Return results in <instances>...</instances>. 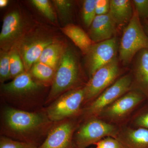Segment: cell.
<instances>
[{"label":"cell","mask_w":148,"mask_h":148,"mask_svg":"<svg viewBox=\"0 0 148 148\" xmlns=\"http://www.w3.org/2000/svg\"><path fill=\"white\" fill-rule=\"evenodd\" d=\"M145 49H148V35L135 9L123 33L119 47L120 61L123 65H127L139 51Z\"/></svg>","instance_id":"6da1fadb"},{"label":"cell","mask_w":148,"mask_h":148,"mask_svg":"<svg viewBox=\"0 0 148 148\" xmlns=\"http://www.w3.org/2000/svg\"><path fill=\"white\" fill-rule=\"evenodd\" d=\"M79 67L76 56L67 49L63 53L53 78L48 101L54 99L75 84L78 77Z\"/></svg>","instance_id":"7a4b0ae2"},{"label":"cell","mask_w":148,"mask_h":148,"mask_svg":"<svg viewBox=\"0 0 148 148\" xmlns=\"http://www.w3.org/2000/svg\"><path fill=\"white\" fill-rule=\"evenodd\" d=\"M7 127L12 132L25 136L41 127L47 121L44 116L38 113L30 112L7 108L3 114Z\"/></svg>","instance_id":"3957f363"},{"label":"cell","mask_w":148,"mask_h":148,"mask_svg":"<svg viewBox=\"0 0 148 148\" xmlns=\"http://www.w3.org/2000/svg\"><path fill=\"white\" fill-rule=\"evenodd\" d=\"M84 101V88L69 90L60 95L48 108L49 119L53 122L62 121L79 112Z\"/></svg>","instance_id":"277c9868"},{"label":"cell","mask_w":148,"mask_h":148,"mask_svg":"<svg viewBox=\"0 0 148 148\" xmlns=\"http://www.w3.org/2000/svg\"><path fill=\"white\" fill-rule=\"evenodd\" d=\"M116 129L113 125L96 119H90L83 125L75 138L77 148H86L103 140L105 137H114Z\"/></svg>","instance_id":"5b68a950"},{"label":"cell","mask_w":148,"mask_h":148,"mask_svg":"<svg viewBox=\"0 0 148 148\" xmlns=\"http://www.w3.org/2000/svg\"><path fill=\"white\" fill-rule=\"evenodd\" d=\"M118 61L115 58L110 63L101 67L91 76L84 88V101L95 98L114 82L119 74Z\"/></svg>","instance_id":"8992f818"},{"label":"cell","mask_w":148,"mask_h":148,"mask_svg":"<svg viewBox=\"0 0 148 148\" xmlns=\"http://www.w3.org/2000/svg\"><path fill=\"white\" fill-rule=\"evenodd\" d=\"M118 48L115 38L92 45L86 54V65L91 76L98 69L116 58Z\"/></svg>","instance_id":"52a82bcc"},{"label":"cell","mask_w":148,"mask_h":148,"mask_svg":"<svg viewBox=\"0 0 148 148\" xmlns=\"http://www.w3.org/2000/svg\"><path fill=\"white\" fill-rule=\"evenodd\" d=\"M132 82V77L130 75L118 79L92 102L88 108V114L94 115L101 113L129 90Z\"/></svg>","instance_id":"ba28073f"},{"label":"cell","mask_w":148,"mask_h":148,"mask_svg":"<svg viewBox=\"0 0 148 148\" xmlns=\"http://www.w3.org/2000/svg\"><path fill=\"white\" fill-rule=\"evenodd\" d=\"M74 125L65 121L53 127L46 139L38 148H73V133Z\"/></svg>","instance_id":"9c48e42d"},{"label":"cell","mask_w":148,"mask_h":148,"mask_svg":"<svg viewBox=\"0 0 148 148\" xmlns=\"http://www.w3.org/2000/svg\"><path fill=\"white\" fill-rule=\"evenodd\" d=\"M144 96L141 92L132 91L120 98L106 108V114L110 117L117 119L124 116L140 102L144 100Z\"/></svg>","instance_id":"30bf717a"},{"label":"cell","mask_w":148,"mask_h":148,"mask_svg":"<svg viewBox=\"0 0 148 148\" xmlns=\"http://www.w3.org/2000/svg\"><path fill=\"white\" fill-rule=\"evenodd\" d=\"M116 26L109 13L96 15L90 27L89 37L95 43L110 39L115 32Z\"/></svg>","instance_id":"8fae6325"},{"label":"cell","mask_w":148,"mask_h":148,"mask_svg":"<svg viewBox=\"0 0 148 148\" xmlns=\"http://www.w3.org/2000/svg\"><path fill=\"white\" fill-rule=\"evenodd\" d=\"M134 71L136 87L148 99V49L137 53Z\"/></svg>","instance_id":"7c38bea8"},{"label":"cell","mask_w":148,"mask_h":148,"mask_svg":"<svg viewBox=\"0 0 148 148\" xmlns=\"http://www.w3.org/2000/svg\"><path fill=\"white\" fill-rule=\"evenodd\" d=\"M22 25L18 12L13 11L7 14L4 18L0 34L1 43H10L15 40L21 32Z\"/></svg>","instance_id":"4fadbf2b"},{"label":"cell","mask_w":148,"mask_h":148,"mask_svg":"<svg viewBox=\"0 0 148 148\" xmlns=\"http://www.w3.org/2000/svg\"><path fill=\"white\" fill-rule=\"evenodd\" d=\"M5 92L14 95H21L34 92L38 89L39 85L33 79L31 75L24 72L11 82L3 85Z\"/></svg>","instance_id":"5bb4252c"},{"label":"cell","mask_w":148,"mask_h":148,"mask_svg":"<svg viewBox=\"0 0 148 148\" xmlns=\"http://www.w3.org/2000/svg\"><path fill=\"white\" fill-rule=\"evenodd\" d=\"M115 139L122 148H148V129H128Z\"/></svg>","instance_id":"9a60e30c"},{"label":"cell","mask_w":148,"mask_h":148,"mask_svg":"<svg viewBox=\"0 0 148 148\" xmlns=\"http://www.w3.org/2000/svg\"><path fill=\"white\" fill-rule=\"evenodd\" d=\"M134 9L129 0L110 1L109 14L116 25L128 24L133 15Z\"/></svg>","instance_id":"2e32d148"},{"label":"cell","mask_w":148,"mask_h":148,"mask_svg":"<svg viewBox=\"0 0 148 148\" xmlns=\"http://www.w3.org/2000/svg\"><path fill=\"white\" fill-rule=\"evenodd\" d=\"M52 43L50 40H38L23 46L21 51L25 69L29 70L33 64L38 62L45 48Z\"/></svg>","instance_id":"e0dca14e"},{"label":"cell","mask_w":148,"mask_h":148,"mask_svg":"<svg viewBox=\"0 0 148 148\" xmlns=\"http://www.w3.org/2000/svg\"><path fill=\"white\" fill-rule=\"evenodd\" d=\"M62 32L73 41L82 52L86 54L90 49L92 41L81 28L74 24H69L62 29Z\"/></svg>","instance_id":"ac0fdd59"},{"label":"cell","mask_w":148,"mask_h":148,"mask_svg":"<svg viewBox=\"0 0 148 148\" xmlns=\"http://www.w3.org/2000/svg\"><path fill=\"white\" fill-rule=\"evenodd\" d=\"M62 51L63 48L60 44L52 43L45 48L38 62L45 64L55 70L64 53Z\"/></svg>","instance_id":"d6986e66"},{"label":"cell","mask_w":148,"mask_h":148,"mask_svg":"<svg viewBox=\"0 0 148 148\" xmlns=\"http://www.w3.org/2000/svg\"><path fill=\"white\" fill-rule=\"evenodd\" d=\"M54 70L45 64L37 62L32 67V75L37 79L42 81H49L54 78Z\"/></svg>","instance_id":"ffe728a7"},{"label":"cell","mask_w":148,"mask_h":148,"mask_svg":"<svg viewBox=\"0 0 148 148\" xmlns=\"http://www.w3.org/2000/svg\"><path fill=\"white\" fill-rule=\"evenodd\" d=\"M96 0H86L83 5L82 16L84 22L87 27H90L96 16Z\"/></svg>","instance_id":"44dd1931"},{"label":"cell","mask_w":148,"mask_h":148,"mask_svg":"<svg viewBox=\"0 0 148 148\" xmlns=\"http://www.w3.org/2000/svg\"><path fill=\"white\" fill-rule=\"evenodd\" d=\"M9 54L11 77L15 78L24 73L25 68L18 51L13 50Z\"/></svg>","instance_id":"7402d4cb"},{"label":"cell","mask_w":148,"mask_h":148,"mask_svg":"<svg viewBox=\"0 0 148 148\" xmlns=\"http://www.w3.org/2000/svg\"><path fill=\"white\" fill-rule=\"evenodd\" d=\"M34 143L22 141H16L6 137H1L0 139V148H38Z\"/></svg>","instance_id":"603a6c76"},{"label":"cell","mask_w":148,"mask_h":148,"mask_svg":"<svg viewBox=\"0 0 148 148\" xmlns=\"http://www.w3.org/2000/svg\"><path fill=\"white\" fill-rule=\"evenodd\" d=\"M32 3L51 21H54L55 14L50 2L47 0H33Z\"/></svg>","instance_id":"cb8c5ba5"},{"label":"cell","mask_w":148,"mask_h":148,"mask_svg":"<svg viewBox=\"0 0 148 148\" xmlns=\"http://www.w3.org/2000/svg\"><path fill=\"white\" fill-rule=\"evenodd\" d=\"M11 77L10 54L6 52L1 53L0 58V78L4 82Z\"/></svg>","instance_id":"d4e9b609"},{"label":"cell","mask_w":148,"mask_h":148,"mask_svg":"<svg viewBox=\"0 0 148 148\" xmlns=\"http://www.w3.org/2000/svg\"><path fill=\"white\" fill-rule=\"evenodd\" d=\"M132 1L140 18L148 19V0H134Z\"/></svg>","instance_id":"484cf974"},{"label":"cell","mask_w":148,"mask_h":148,"mask_svg":"<svg viewBox=\"0 0 148 148\" xmlns=\"http://www.w3.org/2000/svg\"><path fill=\"white\" fill-rule=\"evenodd\" d=\"M96 147L100 148H122L119 142L115 138H104L95 144Z\"/></svg>","instance_id":"4316f807"},{"label":"cell","mask_w":148,"mask_h":148,"mask_svg":"<svg viewBox=\"0 0 148 148\" xmlns=\"http://www.w3.org/2000/svg\"><path fill=\"white\" fill-rule=\"evenodd\" d=\"M135 124L139 127L148 129V109L137 117L135 121Z\"/></svg>","instance_id":"83f0119b"},{"label":"cell","mask_w":148,"mask_h":148,"mask_svg":"<svg viewBox=\"0 0 148 148\" xmlns=\"http://www.w3.org/2000/svg\"><path fill=\"white\" fill-rule=\"evenodd\" d=\"M54 2L57 7L63 13H67L71 9L72 5L71 1L65 0H58L54 1Z\"/></svg>","instance_id":"f1b7e54d"},{"label":"cell","mask_w":148,"mask_h":148,"mask_svg":"<svg viewBox=\"0 0 148 148\" xmlns=\"http://www.w3.org/2000/svg\"><path fill=\"white\" fill-rule=\"evenodd\" d=\"M110 1L108 0H96L95 9H99L110 5Z\"/></svg>","instance_id":"f546056e"},{"label":"cell","mask_w":148,"mask_h":148,"mask_svg":"<svg viewBox=\"0 0 148 148\" xmlns=\"http://www.w3.org/2000/svg\"><path fill=\"white\" fill-rule=\"evenodd\" d=\"M8 1L7 0H1L0 1V6L1 8L5 7L8 4Z\"/></svg>","instance_id":"4dcf8cb0"},{"label":"cell","mask_w":148,"mask_h":148,"mask_svg":"<svg viewBox=\"0 0 148 148\" xmlns=\"http://www.w3.org/2000/svg\"><path fill=\"white\" fill-rule=\"evenodd\" d=\"M145 24H144V27H145V29L146 32L147 34L148 35V19L144 20Z\"/></svg>","instance_id":"1f68e13d"},{"label":"cell","mask_w":148,"mask_h":148,"mask_svg":"<svg viewBox=\"0 0 148 148\" xmlns=\"http://www.w3.org/2000/svg\"><path fill=\"white\" fill-rule=\"evenodd\" d=\"M73 148H77L76 147H75V145H74Z\"/></svg>","instance_id":"d6a6232c"},{"label":"cell","mask_w":148,"mask_h":148,"mask_svg":"<svg viewBox=\"0 0 148 148\" xmlns=\"http://www.w3.org/2000/svg\"><path fill=\"white\" fill-rule=\"evenodd\" d=\"M100 148L98 147H96V148Z\"/></svg>","instance_id":"836d02e7"}]
</instances>
